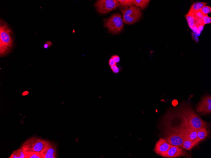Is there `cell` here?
<instances>
[{
  "label": "cell",
  "mask_w": 211,
  "mask_h": 158,
  "mask_svg": "<svg viewBox=\"0 0 211 158\" xmlns=\"http://www.w3.org/2000/svg\"><path fill=\"white\" fill-rule=\"evenodd\" d=\"M13 31L3 19L0 20V56L5 57L10 53L14 47Z\"/></svg>",
  "instance_id": "6da1fadb"
},
{
  "label": "cell",
  "mask_w": 211,
  "mask_h": 158,
  "mask_svg": "<svg viewBox=\"0 0 211 158\" xmlns=\"http://www.w3.org/2000/svg\"><path fill=\"white\" fill-rule=\"evenodd\" d=\"M47 140L41 138L32 137L26 140L22 144L20 148L23 151H33L40 152L45 147Z\"/></svg>",
  "instance_id": "7a4b0ae2"
},
{
  "label": "cell",
  "mask_w": 211,
  "mask_h": 158,
  "mask_svg": "<svg viewBox=\"0 0 211 158\" xmlns=\"http://www.w3.org/2000/svg\"><path fill=\"white\" fill-rule=\"evenodd\" d=\"M104 26L108 28L109 32L114 34L119 33L124 26L121 15L120 13L113 14L105 21Z\"/></svg>",
  "instance_id": "3957f363"
},
{
  "label": "cell",
  "mask_w": 211,
  "mask_h": 158,
  "mask_svg": "<svg viewBox=\"0 0 211 158\" xmlns=\"http://www.w3.org/2000/svg\"><path fill=\"white\" fill-rule=\"evenodd\" d=\"M124 23L131 25L139 20L142 15L141 10L137 7L132 6L129 8L121 10Z\"/></svg>",
  "instance_id": "277c9868"
},
{
  "label": "cell",
  "mask_w": 211,
  "mask_h": 158,
  "mask_svg": "<svg viewBox=\"0 0 211 158\" xmlns=\"http://www.w3.org/2000/svg\"><path fill=\"white\" fill-rule=\"evenodd\" d=\"M97 12L101 14H106L116 9L120 6L118 1L116 0H101L95 4Z\"/></svg>",
  "instance_id": "5b68a950"
},
{
  "label": "cell",
  "mask_w": 211,
  "mask_h": 158,
  "mask_svg": "<svg viewBox=\"0 0 211 158\" xmlns=\"http://www.w3.org/2000/svg\"><path fill=\"white\" fill-rule=\"evenodd\" d=\"M196 111L202 114H210L211 113V96L206 95L203 97L196 107Z\"/></svg>",
  "instance_id": "8992f818"
},
{
  "label": "cell",
  "mask_w": 211,
  "mask_h": 158,
  "mask_svg": "<svg viewBox=\"0 0 211 158\" xmlns=\"http://www.w3.org/2000/svg\"><path fill=\"white\" fill-rule=\"evenodd\" d=\"M43 158H57V149L55 143L49 140L45 146L40 152Z\"/></svg>",
  "instance_id": "52a82bcc"
},
{
  "label": "cell",
  "mask_w": 211,
  "mask_h": 158,
  "mask_svg": "<svg viewBox=\"0 0 211 158\" xmlns=\"http://www.w3.org/2000/svg\"><path fill=\"white\" fill-rule=\"evenodd\" d=\"M165 139L171 145L177 146L182 148L184 138L180 134L173 131H168Z\"/></svg>",
  "instance_id": "ba28073f"
},
{
  "label": "cell",
  "mask_w": 211,
  "mask_h": 158,
  "mask_svg": "<svg viewBox=\"0 0 211 158\" xmlns=\"http://www.w3.org/2000/svg\"><path fill=\"white\" fill-rule=\"evenodd\" d=\"M187 155V153L182 148L177 146L171 145L170 148L166 152L162 153L160 156L164 158H174L185 156Z\"/></svg>",
  "instance_id": "9c48e42d"
},
{
  "label": "cell",
  "mask_w": 211,
  "mask_h": 158,
  "mask_svg": "<svg viewBox=\"0 0 211 158\" xmlns=\"http://www.w3.org/2000/svg\"><path fill=\"white\" fill-rule=\"evenodd\" d=\"M170 144L165 139L160 138L156 143L154 149L155 153L158 155L167 151L170 148Z\"/></svg>",
  "instance_id": "30bf717a"
},
{
  "label": "cell",
  "mask_w": 211,
  "mask_h": 158,
  "mask_svg": "<svg viewBox=\"0 0 211 158\" xmlns=\"http://www.w3.org/2000/svg\"><path fill=\"white\" fill-rule=\"evenodd\" d=\"M198 143L193 142L188 139L184 138L182 146V148L185 150H190Z\"/></svg>",
  "instance_id": "8fae6325"
},
{
  "label": "cell",
  "mask_w": 211,
  "mask_h": 158,
  "mask_svg": "<svg viewBox=\"0 0 211 158\" xmlns=\"http://www.w3.org/2000/svg\"><path fill=\"white\" fill-rule=\"evenodd\" d=\"M198 138L200 141L204 140L208 136V131L206 128H202L197 130Z\"/></svg>",
  "instance_id": "7c38bea8"
},
{
  "label": "cell",
  "mask_w": 211,
  "mask_h": 158,
  "mask_svg": "<svg viewBox=\"0 0 211 158\" xmlns=\"http://www.w3.org/2000/svg\"><path fill=\"white\" fill-rule=\"evenodd\" d=\"M206 2H198L193 4L191 6L189 12L193 13L199 11L202 7L206 4Z\"/></svg>",
  "instance_id": "4fadbf2b"
},
{
  "label": "cell",
  "mask_w": 211,
  "mask_h": 158,
  "mask_svg": "<svg viewBox=\"0 0 211 158\" xmlns=\"http://www.w3.org/2000/svg\"><path fill=\"white\" fill-rule=\"evenodd\" d=\"M150 1L148 0H134V5L143 10L146 8Z\"/></svg>",
  "instance_id": "5bb4252c"
},
{
  "label": "cell",
  "mask_w": 211,
  "mask_h": 158,
  "mask_svg": "<svg viewBox=\"0 0 211 158\" xmlns=\"http://www.w3.org/2000/svg\"><path fill=\"white\" fill-rule=\"evenodd\" d=\"M185 17L189 27L191 29H193L195 25H196L194 14L187 13L185 15Z\"/></svg>",
  "instance_id": "9a60e30c"
},
{
  "label": "cell",
  "mask_w": 211,
  "mask_h": 158,
  "mask_svg": "<svg viewBox=\"0 0 211 158\" xmlns=\"http://www.w3.org/2000/svg\"><path fill=\"white\" fill-rule=\"evenodd\" d=\"M9 158H25L24 152L20 148L14 150Z\"/></svg>",
  "instance_id": "2e32d148"
},
{
  "label": "cell",
  "mask_w": 211,
  "mask_h": 158,
  "mask_svg": "<svg viewBox=\"0 0 211 158\" xmlns=\"http://www.w3.org/2000/svg\"><path fill=\"white\" fill-rule=\"evenodd\" d=\"M25 158H43L40 152L26 151L24 152Z\"/></svg>",
  "instance_id": "e0dca14e"
},
{
  "label": "cell",
  "mask_w": 211,
  "mask_h": 158,
  "mask_svg": "<svg viewBox=\"0 0 211 158\" xmlns=\"http://www.w3.org/2000/svg\"><path fill=\"white\" fill-rule=\"evenodd\" d=\"M118 1L120 5L124 8H128V7L132 6L134 5L133 0H119Z\"/></svg>",
  "instance_id": "ac0fdd59"
},
{
  "label": "cell",
  "mask_w": 211,
  "mask_h": 158,
  "mask_svg": "<svg viewBox=\"0 0 211 158\" xmlns=\"http://www.w3.org/2000/svg\"><path fill=\"white\" fill-rule=\"evenodd\" d=\"M199 11L204 15H206L211 12V7L205 5Z\"/></svg>",
  "instance_id": "d6986e66"
},
{
  "label": "cell",
  "mask_w": 211,
  "mask_h": 158,
  "mask_svg": "<svg viewBox=\"0 0 211 158\" xmlns=\"http://www.w3.org/2000/svg\"><path fill=\"white\" fill-rule=\"evenodd\" d=\"M211 23V18L209 17L208 15H204L202 18V26H204L205 25Z\"/></svg>",
  "instance_id": "ffe728a7"
},
{
  "label": "cell",
  "mask_w": 211,
  "mask_h": 158,
  "mask_svg": "<svg viewBox=\"0 0 211 158\" xmlns=\"http://www.w3.org/2000/svg\"><path fill=\"white\" fill-rule=\"evenodd\" d=\"M52 45L53 43L51 42L48 41L44 44V48L46 49H48L52 46Z\"/></svg>",
  "instance_id": "44dd1931"
},
{
  "label": "cell",
  "mask_w": 211,
  "mask_h": 158,
  "mask_svg": "<svg viewBox=\"0 0 211 158\" xmlns=\"http://www.w3.org/2000/svg\"><path fill=\"white\" fill-rule=\"evenodd\" d=\"M111 58L114 60L116 63H118L120 61V58L119 56L117 55L113 56Z\"/></svg>",
  "instance_id": "7402d4cb"
},
{
  "label": "cell",
  "mask_w": 211,
  "mask_h": 158,
  "mask_svg": "<svg viewBox=\"0 0 211 158\" xmlns=\"http://www.w3.org/2000/svg\"><path fill=\"white\" fill-rule=\"evenodd\" d=\"M108 64L109 66L111 67L116 65V63L112 58L109 59Z\"/></svg>",
  "instance_id": "603a6c76"
},
{
  "label": "cell",
  "mask_w": 211,
  "mask_h": 158,
  "mask_svg": "<svg viewBox=\"0 0 211 158\" xmlns=\"http://www.w3.org/2000/svg\"><path fill=\"white\" fill-rule=\"evenodd\" d=\"M112 71L114 73L117 74L118 73L120 72V70L119 68V67H116V68L114 70H113Z\"/></svg>",
  "instance_id": "cb8c5ba5"
}]
</instances>
